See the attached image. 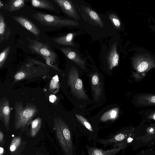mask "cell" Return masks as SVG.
I'll list each match as a JSON object with an SVG mask.
<instances>
[{
  "label": "cell",
  "instance_id": "22",
  "mask_svg": "<svg viewBox=\"0 0 155 155\" xmlns=\"http://www.w3.org/2000/svg\"><path fill=\"white\" fill-rule=\"evenodd\" d=\"M10 46H7L1 52L0 54V68L3 65L7 58L10 51Z\"/></svg>",
  "mask_w": 155,
  "mask_h": 155
},
{
  "label": "cell",
  "instance_id": "19",
  "mask_svg": "<svg viewBox=\"0 0 155 155\" xmlns=\"http://www.w3.org/2000/svg\"><path fill=\"white\" fill-rule=\"evenodd\" d=\"M84 10L90 18L97 24L101 28L104 26V23L97 13L89 7L84 8Z\"/></svg>",
  "mask_w": 155,
  "mask_h": 155
},
{
  "label": "cell",
  "instance_id": "15",
  "mask_svg": "<svg viewBox=\"0 0 155 155\" xmlns=\"http://www.w3.org/2000/svg\"><path fill=\"white\" fill-rule=\"evenodd\" d=\"M136 102L140 105H155V94H147L138 96Z\"/></svg>",
  "mask_w": 155,
  "mask_h": 155
},
{
  "label": "cell",
  "instance_id": "21",
  "mask_svg": "<svg viewBox=\"0 0 155 155\" xmlns=\"http://www.w3.org/2000/svg\"><path fill=\"white\" fill-rule=\"evenodd\" d=\"M126 135L122 133L116 134L112 138L108 140L102 141V143L105 144L113 143H116L124 140L126 137Z\"/></svg>",
  "mask_w": 155,
  "mask_h": 155
},
{
  "label": "cell",
  "instance_id": "4",
  "mask_svg": "<svg viewBox=\"0 0 155 155\" xmlns=\"http://www.w3.org/2000/svg\"><path fill=\"white\" fill-rule=\"evenodd\" d=\"M27 39L29 42L28 48L32 53L38 54L41 57H49L52 64L56 61L58 57L57 54L47 44L29 38Z\"/></svg>",
  "mask_w": 155,
  "mask_h": 155
},
{
  "label": "cell",
  "instance_id": "11",
  "mask_svg": "<svg viewBox=\"0 0 155 155\" xmlns=\"http://www.w3.org/2000/svg\"><path fill=\"white\" fill-rule=\"evenodd\" d=\"M117 42L114 43L109 52L107 57V62L109 68L111 70L117 66L119 57L117 50Z\"/></svg>",
  "mask_w": 155,
  "mask_h": 155
},
{
  "label": "cell",
  "instance_id": "20",
  "mask_svg": "<svg viewBox=\"0 0 155 155\" xmlns=\"http://www.w3.org/2000/svg\"><path fill=\"white\" fill-rule=\"evenodd\" d=\"M41 123V119L38 117L32 121L31 123V134L34 137L39 130Z\"/></svg>",
  "mask_w": 155,
  "mask_h": 155
},
{
  "label": "cell",
  "instance_id": "26",
  "mask_svg": "<svg viewBox=\"0 0 155 155\" xmlns=\"http://www.w3.org/2000/svg\"><path fill=\"white\" fill-rule=\"evenodd\" d=\"M54 77L52 78V79L51 80V83L50 84V89L51 90H53V89H54L56 87H58V79H54Z\"/></svg>",
  "mask_w": 155,
  "mask_h": 155
},
{
  "label": "cell",
  "instance_id": "2",
  "mask_svg": "<svg viewBox=\"0 0 155 155\" xmlns=\"http://www.w3.org/2000/svg\"><path fill=\"white\" fill-rule=\"evenodd\" d=\"M15 126L16 129L24 128L36 114L38 110L33 105L24 107L21 103L15 104Z\"/></svg>",
  "mask_w": 155,
  "mask_h": 155
},
{
  "label": "cell",
  "instance_id": "24",
  "mask_svg": "<svg viewBox=\"0 0 155 155\" xmlns=\"http://www.w3.org/2000/svg\"><path fill=\"white\" fill-rule=\"evenodd\" d=\"M109 17L114 26L117 29H120L121 27V23L118 17L114 14H110Z\"/></svg>",
  "mask_w": 155,
  "mask_h": 155
},
{
  "label": "cell",
  "instance_id": "3",
  "mask_svg": "<svg viewBox=\"0 0 155 155\" xmlns=\"http://www.w3.org/2000/svg\"><path fill=\"white\" fill-rule=\"evenodd\" d=\"M33 18L41 24L46 26L63 27L76 26L78 23L73 20L64 19L58 16L41 12H36Z\"/></svg>",
  "mask_w": 155,
  "mask_h": 155
},
{
  "label": "cell",
  "instance_id": "17",
  "mask_svg": "<svg viewBox=\"0 0 155 155\" xmlns=\"http://www.w3.org/2000/svg\"><path fill=\"white\" fill-rule=\"evenodd\" d=\"M122 148V147H120L106 150L92 148L89 150L88 153L89 155H114L121 149Z\"/></svg>",
  "mask_w": 155,
  "mask_h": 155
},
{
  "label": "cell",
  "instance_id": "10",
  "mask_svg": "<svg viewBox=\"0 0 155 155\" xmlns=\"http://www.w3.org/2000/svg\"><path fill=\"white\" fill-rule=\"evenodd\" d=\"M60 50L68 59L82 68H84L85 61L81 58L76 51L68 47L62 48H60Z\"/></svg>",
  "mask_w": 155,
  "mask_h": 155
},
{
  "label": "cell",
  "instance_id": "13",
  "mask_svg": "<svg viewBox=\"0 0 155 155\" xmlns=\"http://www.w3.org/2000/svg\"><path fill=\"white\" fill-rule=\"evenodd\" d=\"M25 0H11L5 3L3 8L10 12L18 10L25 5Z\"/></svg>",
  "mask_w": 155,
  "mask_h": 155
},
{
  "label": "cell",
  "instance_id": "25",
  "mask_svg": "<svg viewBox=\"0 0 155 155\" xmlns=\"http://www.w3.org/2000/svg\"><path fill=\"white\" fill-rule=\"evenodd\" d=\"M21 142L20 137H17L12 140L10 147V150L13 152L15 151L18 146Z\"/></svg>",
  "mask_w": 155,
  "mask_h": 155
},
{
  "label": "cell",
  "instance_id": "16",
  "mask_svg": "<svg viewBox=\"0 0 155 155\" xmlns=\"http://www.w3.org/2000/svg\"><path fill=\"white\" fill-rule=\"evenodd\" d=\"M74 36L73 33H70L65 35L55 38L53 40L59 44L74 46H75L73 42Z\"/></svg>",
  "mask_w": 155,
  "mask_h": 155
},
{
  "label": "cell",
  "instance_id": "27",
  "mask_svg": "<svg viewBox=\"0 0 155 155\" xmlns=\"http://www.w3.org/2000/svg\"><path fill=\"white\" fill-rule=\"evenodd\" d=\"M42 57L45 60L46 63L47 65L56 70H58L56 66L52 64L51 60L49 57L45 56H42Z\"/></svg>",
  "mask_w": 155,
  "mask_h": 155
},
{
  "label": "cell",
  "instance_id": "33",
  "mask_svg": "<svg viewBox=\"0 0 155 155\" xmlns=\"http://www.w3.org/2000/svg\"><path fill=\"white\" fill-rule=\"evenodd\" d=\"M153 118L154 120H155V113H154L153 115Z\"/></svg>",
  "mask_w": 155,
  "mask_h": 155
},
{
  "label": "cell",
  "instance_id": "7",
  "mask_svg": "<svg viewBox=\"0 0 155 155\" xmlns=\"http://www.w3.org/2000/svg\"><path fill=\"white\" fill-rule=\"evenodd\" d=\"M13 19L16 22L31 32L35 36H39L41 31L32 21L25 17L21 15L14 16Z\"/></svg>",
  "mask_w": 155,
  "mask_h": 155
},
{
  "label": "cell",
  "instance_id": "29",
  "mask_svg": "<svg viewBox=\"0 0 155 155\" xmlns=\"http://www.w3.org/2000/svg\"><path fill=\"white\" fill-rule=\"evenodd\" d=\"M49 97L50 101L52 103H54L56 99V97L54 95H50Z\"/></svg>",
  "mask_w": 155,
  "mask_h": 155
},
{
  "label": "cell",
  "instance_id": "31",
  "mask_svg": "<svg viewBox=\"0 0 155 155\" xmlns=\"http://www.w3.org/2000/svg\"><path fill=\"white\" fill-rule=\"evenodd\" d=\"M4 152V149L3 148L1 147H0V153L2 154Z\"/></svg>",
  "mask_w": 155,
  "mask_h": 155
},
{
  "label": "cell",
  "instance_id": "9",
  "mask_svg": "<svg viewBox=\"0 0 155 155\" xmlns=\"http://www.w3.org/2000/svg\"><path fill=\"white\" fill-rule=\"evenodd\" d=\"M10 109L9 101L6 99L1 100L0 104V118L8 130L10 119Z\"/></svg>",
  "mask_w": 155,
  "mask_h": 155
},
{
  "label": "cell",
  "instance_id": "14",
  "mask_svg": "<svg viewBox=\"0 0 155 155\" xmlns=\"http://www.w3.org/2000/svg\"><path fill=\"white\" fill-rule=\"evenodd\" d=\"M31 5L34 7L43 8L51 12H56L55 7L52 3L48 0H30Z\"/></svg>",
  "mask_w": 155,
  "mask_h": 155
},
{
  "label": "cell",
  "instance_id": "18",
  "mask_svg": "<svg viewBox=\"0 0 155 155\" xmlns=\"http://www.w3.org/2000/svg\"><path fill=\"white\" fill-rule=\"evenodd\" d=\"M118 114V108H114L105 113L101 117L100 120L104 122L115 120L117 117Z\"/></svg>",
  "mask_w": 155,
  "mask_h": 155
},
{
  "label": "cell",
  "instance_id": "8",
  "mask_svg": "<svg viewBox=\"0 0 155 155\" xmlns=\"http://www.w3.org/2000/svg\"><path fill=\"white\" fill-rule=\"evenodd\" d=\"M62 11L68 16L76 20L78 19L77 12L71 2L69 0H53Z\"/></svg>",
  "mask_w": 155,
  "mask_h": 155
},
{
  "label": "cell",
  "instance_id": "30",
  "mask_svg": "<svg viewBox=\"0 0 155 155\" xmlns=\"http://www.w3.org/2000/svg\"><path fill=\"white\" fill-rule=\"evenodd\" d=\"M3 133L1 131L0 132V143L2 142L3 140Z\"/></svg>",
  "mask_w": 155,
  "mask_h": 155
},
{
  "label": "cell",
  "instance_id": "12",
  "mask_svg": "<svg viewBox=\"0 0 155 155\" xmlns=\"http://www.w3.org/2000/svg\"><path fill=\"white\" fill-rule=\"evenodd\" d=\"M11 31L6 23L3 14L0 13V43L10 37Z\"/></svg>",
  "mask_w": 155,
  "mask_h": 155
},
{
  "label": "cell",
  "instance_id": "32",
  "mask_svg": "<svg viewBox=\"0 0 155 155\" xmlns=\"http://www.w3.org/2000/svg\"><path fill=\"white\" fill-rule=\"evenodd\" d=\"M0 7L1 8L2 6L3 7L4 5H3L1 1H0Z\"/></svg>",
  "mask_w": 155,
  "mask_h": 155
},
{
  "label": "cell",
  "instance_id": "23",
  "mask_svg": "<svg viewBox=\"0 0 155 155\" xmlns=\"http://www.w3.org/2000/svg\"><path fill=\"white\" fill-rule=\"evenodd\" d=\"M75 116L81 123L88 130L91 132L93 131V128L91 124L84 117L77 114H75Z\"/></svg>",
  "mask_w": 155,
  "mask_h": 155
},
{
  "label": "cell",
  "instance_id": "28",
  "mask_svg": "<svg viewBox=\"0 0 155 155\" xmlns=\"http://www.w3.org/2000/svg\"><path fill=\"white\" fill-rule=\"evenodd\" d=\"M92 84L94 85L97 84L99 82V78L97 74H94L92 76L91 79Z\"/></svg>",
  "mask_w": 155,
  "mask_h": 155
},
{
  "label": "cell",
  "instance_id": "5",
  "mask_svg": "<svg viewBox=\"0 0 155 155\" xmlns=\"http://www.w3.org/2000/svg\"><path fill=\"white\" fill-rule=\"evenodd\" d=\"M68 84L72 91L79 97L86 98L87 96L83 89L82 81L79 78L77 70L74 67L71 69L69 73Z\"/></svg>",
  "mask_w": 155,
  "mask_h": 155
},
{
  "label": "cell",
  "instance_id": "6",
  "mask_svg": "<svg viewBox=\"0 0 155 155\" xmlns=\"http://www.w3.org/2000/svg\"><path fill=\"white\" fill-rule=\"evenodd\" d=\"M133 64L137 71L142 72L155 67V61L149 56L140 54L134 58Z\"/></svg>",
  "mask_w": 155,
  "mask_h": 155
},
{
  "label": "cell",
  "instance_id": "34",
  "mask_svg": "<svg viewBox=\"0 0 155 155\" xmlns=\"http://www.w3.org/2000/svg\"><path fill=\"white\" fill-rule=\"evenodd\" d=\"M2 154L0 153V155H2Z\"/></svg>",
  "mask_w": 155,
  "mask_h": 155
},
{
  "label": "cell",
  "instance_id": "1",
  "mask_svg": "<svg viewBox=\"0 0 155 155\" xmlns=\"http://www.w3.org/2000/svg\"><path fill=\"white\" fill-rule=\"evenodd\" d=\"M54 124L57 138L65 153L72 155L73 146L71 133L65 123L61 119H54Z\"/></svg>",
  "mask_w": 155,
  "mask_h": 155
}]
</instances>
